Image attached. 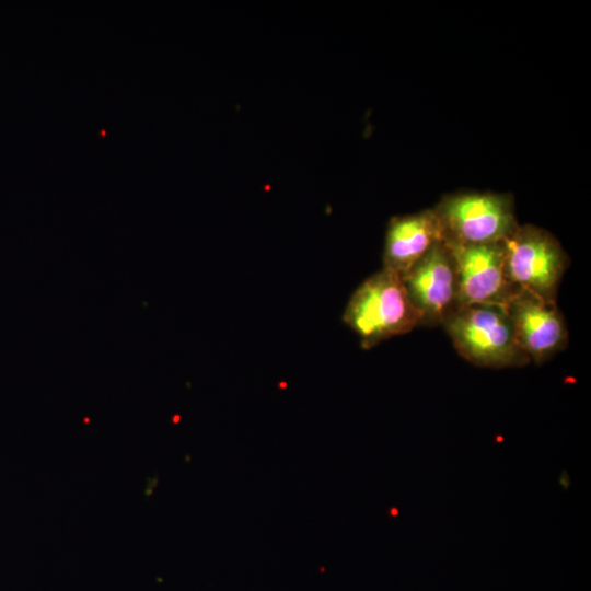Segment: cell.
Here are the masks:
<instances>
[{
    "label": "cell",
    "mask_w": 591,
    "mask_h": 591,
    "mask_svg": "<svg viewBox=\"0 0 591 591\" xmlns=\"http://www.w3.org/2000/svg\"><path fill=\"white\" fill-rule=\"evenodd\" d=\"M443 242L450 248L457 268L459 308L468 304L506 305L519 290L508 279L502 242Z\"/></svg>",
    "instance_id": "cell-6"
},
{
    "label": "cell",
    "mask_w": 591,
    "mask_h": 591,
    "mask_svg": "<svg viewBox=\"0 0 591 591\" xmlns=\"http://www.w3.org/2000/svg\"><path fill=\"white\" fill-rule=\"evenodd\" d=\"M399 277L410 303L420 315V325H442L459 308L457 268L443 241L436 243Z\"/></svg>",
    "instance_id": "cell-5"
},
{
    "label": "cell",
    "mask_w": 591,
    "mask_h": 591,
    "mask_svg": "<svg viewBox=\"0 0 591 591\" xmlns=\"http://www.w3.org/2000/svg\"><path fill=\"white\" fill-rule=\"evenodd\" d=\"M343 321L358 335L363 349H371L421 324L399 275L384 267L354 291Z\"/></svg>",
    "instance_id": "cell-1"
},
{
    "label": "cell",
    "mask_w": 591,
    "mask_h": 591,
    "mask_svg": "<svg viewBox=\"0 0 591 591\" xmlns=\"http://www.w3.org/2000/svg\"><path fill=\"white\" fill-rule=\"evenodd\" d=\"M442 326L457 352L475 366L502 369L531 362L515 339L505 305H463Z\"/></svg>",
    "instance_id": "cell-2"
},
{
    "label": "cell",
    "mask_w": 591,
    "mask_h": 591,
    "mask_svg": "<svg viewBox=\"0 0 591 591\" xmlns=\"http://www.w3.org/2000/svg\"><path fill=\"white\" fill-rule=\"evenodd\" d=\"M515 339L530 361L542 364L568 345V331L556 302L517 290L505 305Z\"/></svg>",
    "instance_id": "cell-7"
},
{
    "label": "cell",
    "mask_w": 591,
    "mask_h": 591,
    "mask_svg": "<svg viewBox=\"0 0 591 591\" xmlns=\"http://www.w3.org/2000/svg\"><path fill=\"white\" fill-rule=\"evenodd\" d=\"M509 281L543 300L556 302L569 257L559 241L533 224L518 225L502 241Z\"/></svg>",
    "instance_id": "cell-4"
},
{
    "label": "cell",
    "mask_w": 591,
    "mask_h": 591,
    "mask_svg": "<svg viewBox=\"0 0 591 591\" xmlns=\"http://www.w3.org/2000/svg\"><path fill=\"white\" fill-rule=\"evenodd\" d=\"M433 210L443 228V241L461 244L499 243L519 225L510 194H449L441 198Z\"/></svg>",
    "instance_id": "cell-3"
},
{
    "label": "cell",
    "mask_w": 591,
    "mask_h": 591,
    "mask_svg": "<svg viewBox=\"0 0 591 591\" xmlns=\"http://www.w3.org/2000/svg\"><path fill=\"white\" fill-rule=\"evenodd\" d=\"M443 239V228L433 208L392 217L385 233L383 267L403 275Z\"/></svg>",
    "instance_id": "cell-8"
}]
</instances>
